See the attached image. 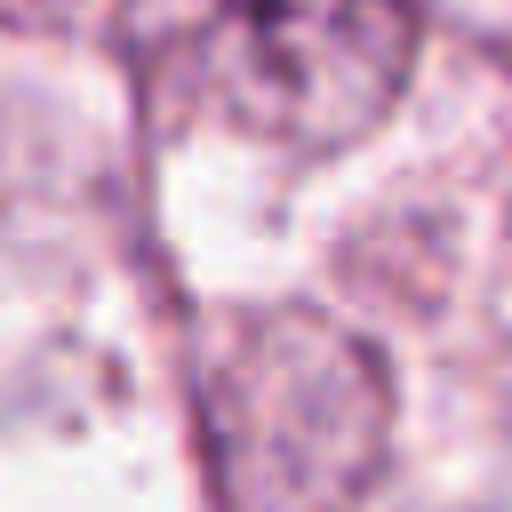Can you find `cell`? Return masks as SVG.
I'll use <instances>...</instances> for the list:
<instances>
[{
  "label": "cell",
  "instance_id": "cell-1",
  "mask_svg": "<svg viewBox=\"0 0 512 512\" xmlns=\"http://www.w3.org/2000/svg\"><path fill=\"white\" fill-rule=\"evenodd\" d=\"M120 40L152 104L280 152L368 136L416 64L400 0H128Z\"/></svg>",
  "mask_w": 512,
  "mask_h": 512
}]
</instances>
